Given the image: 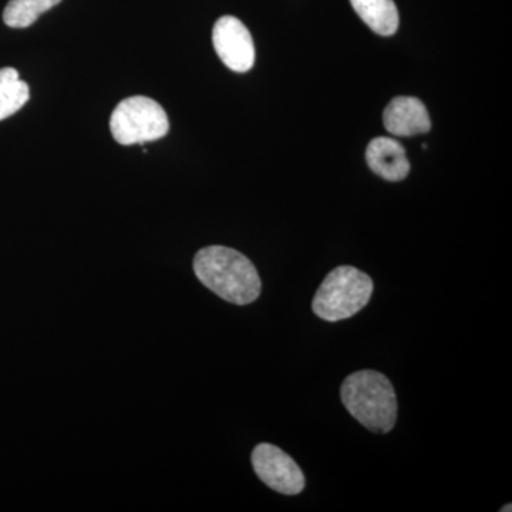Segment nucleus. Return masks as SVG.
<instances>
[{"label": "nucleus", "instance_id": "f8f14e48", "mask_svg": "<svg viewBox=\"0 0 512 512\" xmlns=\"http://www.w3.org/2000/svg\"><path fill=\"white\" fill-rule=\"evenodd\" d=\"M511 510H512L511 504L505 505L504 508H501V511H503V512H511Z\"/></svg>", "mask_w": 512, "mask_h": 512}, {"label": "nucleus", "instance_id": "f257e3e1", "mask_svg": "<svg viewBox=\"0 0 512 512\" xmlns=\"http://www.w3.org/2000/svg\"><path fill=\"white\" fill-rule=\"evenodd\" d=\"M194 272L202 285L234 305H249L261 295L255 265L235 249L212 245L194 258Z\"/></svg>", "mask_w": 512, "mask_h": 512}, {"label": "nucleus", "instance_id": "9b49d317", "mask_svg": "<svg viewBox=\"0 0 512 512\" xmlns=\"http://www.w3.org/2000/svg\"><path fill=\"white\" fill-rule=\"evenodd\" d=\"M60 2L62 0H10L3 10V22L13 29L29 28L40 15Z\"/></svg>", "mask_w": 512, "mask_h": 512}, {"label": "nucleus", "instance_id": "1a4fd4ad", "mask_svg": "<svg viewBox=\"0 0 512 512\" xmlns=\"http://www.w3.org/2000/svg\"><path fill=\"white\" fill-rule=\"evenodd\" d=\"M359 18L380 36H392L399 28V12L393 0H350Z\"/></svg>", "mask_w": 512, "mask_h": 512}, {"label": "nucleus", "instance_id": "20e7f679", "mask_svg": "<svg viewBox=\"0 0 512 512\" xmlns=\"http://www.w3.org/2000/svg\"><path fill=\"white\" fill-rule=\"evenodd\" d=\"M110 130L121 146H134L167 136L170 123L156 100L134 96L117 104L111 114Z\"/></svg>", "mask_w": 512, "mask_h": 512}, {"label": "nucleus", "instance_id": "7ed1b4c3", "mask_svg": "<svg viewBox=\"0 0 512 512\" xmlns=\"http://www.w3.org/2000/svg\"><path fill=\"white\" fill-rule=\"evenodd\" d=\"M372 293L369 275L353 266H338L323 279L313 296V313L326 322L352 318L365 308Z\"/></svg>", "mask_w": 512, "mask_h": 512}, {"label": "nucleus", "instance_id": "6e6552de", "mask_svg": "<svg viewBox=\"0 0 512 512\" xmlns=\"http://www.w3.org/2000/svg\"><path fill=\"white\" fill-rule=\"evenodd\" d=\"M366 160L370 170L387 181H402L410 173L406 150L393 138L377 137L370 141Z\"/></svg>", "mask_w": 512, "mask_h": 512}, {"label": "nucleus", "instance_id": "423d86ee", "mask_svg": "<svg viewBox=\"0 0 512 512\" xmlns=\"http://www.w3.org/2000/svg\"><path fill=\"white\" fill-rule=\"evenodd\" d=\"M212 43L222 63L232 72L245 73L254 67V40L241 20L234 16L218 19L212 30Z\"/></svg>", "mask_w": 512, "mask_h": 512}, {"label": "nucleus", "instance_id": "0eeeda50", "mask_svg": "<svg viewBox=\"0 0 512 512\" xmlns=\"http://www.w3.org/2000/svg\"><path fill=\"white\" fill-rule=\"evenodd\" d=\"M383 123L390 134L399 137L429 133L431 128L429 111L416 97H396L390 101Z\"/></svg>", "mask_w": 512, "mask_h": 512}, {"label": "nucleus", "instance_id": "9d476101", "mask_svg": "<svg viewBox=\"0 0 512 512\" xmlns=\"http://www.w3.org/2000/svg\"><path fill=\"white\" fill-rule=\"evenodd\" d=\"M28 83L20 80L18 70L0 69V121L18 113L29 101Z\"/></svg>", "mask_w": 512, "mask_h": 512}, {"label": "nucleus", "instance_id": "f03ea898", "mask_svg": "<svg viewBox=\"0 0 512 512\" xmlns=\"http://www.w3.org/2000/svg\"><path fill=\"white\" fill-rule=\"evenodd\" d=\"M343 406L362 426L386 434L397 420V399L393 384L376 370H359L346 377L340 387Z\"/></svg>", "mask_w": 512, "mask_h": 512}, {"label": "nucleus", "instance_id": "39448f33", "mask_svg": "<svg viewBox=\"0 0 512 512\" xmlns=\"http://www.w3.org/2000/svg\"><path fill=\"white\" fill-rule=\"evenodd\" d=\"M252 467L262 483L284 495L301 494L305 476L291 456L274 444L261 443L252 451Z\"/></svg>", "mask_w": 512, "mask_h": 512}]
</instances>
